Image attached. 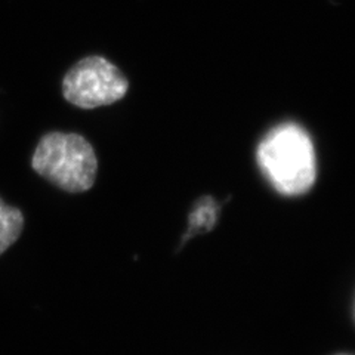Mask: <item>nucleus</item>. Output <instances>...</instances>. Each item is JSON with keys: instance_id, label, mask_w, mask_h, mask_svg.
Instances as JSON below:
<instances>
[{"instance_id": "f257e3e1", "label": "nucleus", "mask_w": 355, "mask_h": 355, "mask_svg": "<svg viewBox=\"0 0 355 355\" xmlns=\"http://www.w3.org/2000/svg\"><path fill=\"white\" fill-rule=\"evenodd\" d=\"M258 162L275 190L284 196H301L315 181L313 141L295 123H284L268 132L259 144Z\"/></svg>"}, {"instance_id": "f03ea898", "label": "nucleus", "mask_w": 355, "mask_h": 355, "mask_svg": "<svg viewBox=\"0 0 355 355\" xmlns=\"http://www.w3.org/2000/svg\"><path fill=\"white\" fill-rule=\"evenodd\" d=\"M31 166L44 180L71 194L91 190L98 172L91 142L79 133L65 132L43 135L33 153Z\"/></svg>"}, {"instance_id": "7ed1b4c3", "label": "nucleus", "mask_w": 355, "mask_h": 355, "mask_svg": "<svg viewBox=\"0 0 355 355\" xmlns=\"http://www.w3.org/2000/svg\"><path fill=\"white\" fill-rule=\"evenodd\" d=\"M129 82L114 64L103 57H86L74 64L62 79V95L79 108H96L117 103Z\"/></svg>"}, {"instance_id": "20e7f679", "label": "nucleus", "mask_w": 355, "mask_h": 355, "mask_svg": "<svg viewBox=\"0 0 355 355\" xmlns=\"http://www.w3.org/2000/svg\"><path fill=\"white\" fill-rule=\"evenodd\" d=\"M24 230V215L18 207L6 205L0 198V254H3Z\"/></svg>"}, {"instance_id": "39448f33", "label": "nucleus", "mask_w": 355, "mask_h": 355, "mask_svg": "<svg viewBox=\"0 0 355 355\" xmlns=\"http://www.w3.org/2000/svg\"><path fill=\"white\" fill-rule=\"evenodd\" d=\"M216 216V207H215V200L212 198H203L200 200V203L197 205L196 210L191 215L190 224L193 228H203L206 227L207 230L214 225Z\"/></svg>"}]
</instances>
